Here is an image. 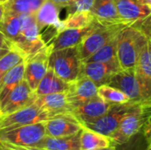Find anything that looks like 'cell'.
Segmentation results:
<instances>
[{"instance_id":"b9f144b4","label":"cell","mask_w":151,"mask_h":150,"mask_svg":"<svg viewBox=\"0 0 151 150\" xmlns=\"http://www.w3.org/2000/svg\"><path fill=\"white\" fill-rule=\"evenodd\" d=\"M6 1H8V0H0V4H4Z\"/></svg>"},{"instance_id":"f35d334b","label":"cell","mask_w":151,"mask_h":150,"mask_svg":"<svg viewBox=\"0 0 151 150\" xmlns=\"http://www.w3.org/2000/svg\"><path fill=\"white\" fill-rule=\"evenodd\" d=\"M98 150H118L117 148L115 146H111L109 148H105V149H98Z\"/></svg>"},{"instance_id":"4fadbf2b","label":"cell","mask_w":151,"mask_h":150,"mask_svg":"<svg viewBox=\"0 0 151 150\" xmlns=\"http://www.w3.org/2000/svg\"><path fill=\"white\" fill-rule=\"evenodd\" d=\"M98 23L99 22L96 19L93 24L83 28L63 29L47 43V48L49 49L50 52H52L58 50L78 46L81 42L96 27Z\"/></svg>"},{"instance_id":"ac0fdd59","label":"cell","mask_w":151,"mask_h":150,"mask_svg":"<svg viewBox=\"0 0 151 150\" xmlns=\"http://www.w3.org/2000/svg\"><path fill=\"white\" fill-rule=\"evenodd\" d=\"M120 19L128 26L141 21L151 13L144 0H115Z\"/></svg>"},{"instance_id":"5bb4252c","label":"cell","mask_w":151,"mask_h":150,"mask_svg":"<svg viewBox=\"0 0 151 150\" xmlns=\"http://www.w3.org/2000/svg\"><path fill=\"white\" fill-rule=\"evenodd\" d=\"M97 85L90 79L80 75L75 80L70 82L66 91L68 102L73 108L96 97L97 94Z\"/></svg>"},{"instance_id":"74e56055","label":"cell","mask_w":151,"mask_h":150,"mask_svg":"<svg viewBox=\"0 0 151 150\" xmlns=\"http://www.w3.org/2000/svg\"><path fill=\"white\" fill-rule=\"evenodd\" d=\"M4 7L3 4H0V22L4 17Z\"/></svg>"},{"instance_id":"ee69618b","label":"cell","mask_w":151,"mask_h":150,"mask_svg":"<svg viewBox=\"0 0 151 150\" xmlns=\"http://www.w3.org/2000/svg\"><path fill=\"white\" fill-rule=\"evenodd\" d=\"M2 77H3V74L0 72V82H1V80H2Z\"/></svg>"},{"instance_id":"484cf974","label":"cell","mask_w":151,"mask_h":150,"mask_svg":"<svg viewBox=\"0 0 151 150\" xmlns=\"http://www.w3.org/2000/svg\"><path fill=\"white\" fill-rule=\"evenodd\" d=\"M47 0H8L4 4V10L18 15H35Z\"/></svg>"},{"instance_id":"60d3db41","label":"cell","mask_w":151,"mask_h":150,"mask_svg":"<svg viewBox=\"0 0 151 150\" xmlns=\"http://www.w3.org/2000/svg\"><path fill=\"white\" fill-rule=\"evenodd\" d=\"M144 2H145L146 5L151 10V0H144Z\"/></svg>"},{"instance_id":"83f0119b","label":"cell","mask_w":151,"mask_h":150,"mask_svg":"<svg viewBox=\"0 0 151 150\" xmlns=\"http://www.w3.org/2000/svg\"><path fill=\"white\" fill-rule=\"evenodd\" d=\"M96 21V18L91 11H77L67 15L63 19L64 29L67 28H83Z\"/></svg>"},{"instance_id":"4dcf8cb0","label":"cell","mask_w":151,"mask_h":150,"mask_svg":"<svg viewBox=\"0 0 151 150\" xmlns=\"http://www.w3.org/2000/svg\"><path fill=\"white\" fill-rule=\"evenodd\" d=\"M25 61L26 57L12 44V48L0 57V72L4 75L11 69Z\"/></svg>"},{"instance_id":"4316f807","label":"cell","mask_w":151,"mask_h":150,"mask_svg":"<svg viewBox=\"0 0 151 150\" xmlns=\"http://www.w3.org/2000/svg\"><path fill=\"white\" fill-rule=\"evenodd\" d=\"M20 29L19 15L4 10V17L0 22V31L4 35L12 42L19 34Z\"/></svg>"},{"instance_id":"603a6c76","label":"cell","mask_w":151,"mask_h":150,"mask_svg":"<svg viewBox=\"0 0 151 150\" xmlns=\"http://www.w3.org/2000/svg\"><path fill=\"white\" fill-rule=\"evenodd\" d=\"M69 82L60 79L51 69L49 68L45 76L40 81L36 89L34 91L36 96L66 92L69 88Z\"/></svg>"},{"instance_id":"30bf717a","label":"cell","mask_w":151,"mask_h":150,"mask_svg":"<svg viewBox=\"0 0 151 150\" xmlns=\"http://www.w3.org/2000/svg\"><path fill=\"white\" fill-rule=\"evenodd\" d=\"M35 17L42 38L45 34H50L51 40L59 31L64 29L63 19H60V8L50 0L45 1Z\"/></svg>"},{"instance_id":"44dd1931","label":"cell","mask_w":151,"mask_h":150,"mask_svg":"<svg viewBox=\"0 0 151 150\" xmlns=\"http://www.w3.org/2000/svg\"><path fill=\"white\" fill-rule=\"evenodd\" d=\"M134 72L151 99V41L150 40L139 56Z\"/></svg>"},{"instance_id":"7a4b0ae2","label":"cell","mask_w":151,"mask_h":150,"mask_svg":"<svg viewBox=\"0 0 151 150\" xmlns=\"http://www.w3.org/2000/svg\"><path fill=\"white\" fill-rule=\"evenodd\" d=\"M150 116L151 103H138L124 117L118 128L110 136L113 146L123 145L140 133Z\"/></svg>"},{"instance_id":"7bdbcfd3","label":"cell","mask_w":151,"mask_h":150,"mask_svg":"<svg viewBox=\"0 0 151 150\" xmlns=\"http://www.w3.org/2000/svg\"><path fill=\"white\" fill-rule=\"evenodd\" d=\"M145 150H151V144L150 145H149V146L147 147V149H146Z\"/></svg>"},{"instance_id":"cb8c5ba5","label":"cell","mask_w":151,"mask_h":150,"mask_svg":"<svg viewBox=\"0 0 151 150\" xmlns=\"http://www.w3.org/2000/svg\"><path fill=\"white\" fill-rule=\"evenodd\" d=\"M25 62L19 64L4 73L0 82V106L9 94L24 80Z\"/></svg>"},{"instance_id":"52a82bcc","label":"cell","mask_w":151,"mask_h":150,"mask_svg":"<svg viewBox=\"0 0 151 150\" xmlns=\"http://www.w3.org/2000/svg\"><path fill=\"white\" fill-rule=\"evenodd\" d=\"M138 103L131 102L122 104H112L110 110L102 117L89 122L82 123L81 125L87 129L92 130L110 138V136L118 128L124 117Z\"/></svg>"},{"instance_id":"7402d4cb","label":"cell","mask_w":151,"mask_h":150,"mask_svg":"<svg viewBox=\"0 0 151 150\" xmlns=\"http://www.w3.org/2000/svg\"><path fill=\"white\" fill-rule=\"evenodd\" d=\"M81 132L67 137L45 136L34 148L49 150H80Z\"/></svg>"},{"instance_id":"5b68a950","label":"cell","mask_w":151,"mask_h":150,"mask_svg":"<svg viewBox=\"0 0 151 150\" xmlns=\"http://www.w3.org/2000/svg\"><path fill=\"white\" fill-rule=\"evenodd\" d=\"M127 26V25L126 24L103 25L98 23L96 27L77 46L81 60L83 62L88 59L100 48L114 39L118 34Z\"/></svg>"},{"instance_id":"8fae6325","label":"cell","mask_w":151,"mask_h":150,"mask_svg":"<svg viewBox=\"0 0 151 150\" xmlns=\"http://www.w3.org/2000/svg\"><path fill=\"white\" fill-rule=\"evenodd\" d=\"M50 52L47 48H43L39 52L27 57L25 61L24 80L35 91L40 81L49 70V56Z\"/></svg>"},{"instance_id":"f1b7e54d","label":"cell","mask_w":151,"mask_h":150,"mask_svg":"<svg viewBox=\"0 0 151 150\" xmlns=\"http://www.w3.org/2000/svg\"><path fill=\"white\" fill-rule=\"evenodd\" d=\"M117 37V36H116ZM116 37L100 48L97 51L92 54L88 59L83 62H101L113 63L118 62L116 50Z\"/></svg>"},{"instance_id":"277c9868","label":"cell","mask_w":151,"mask_h":150,"mask_svg":"<svg viewBox=\"0 0 151 150\" xmlns=\"http://www.w3.org/2000/svg\"><path fill=\"white\" fill-rule=\"evenodd\" d=\"M81 63L77 46L52 51L49 56V68L69 83L79 77Z\"/></svg>"},{"instance_id":"ba28073f","label":"cell","mask_w":151,"mask_h":150,"mask_svg":"<svg viewBox=\"0 0 151 150\" xmlns=\"http://www.w3.org/2000/svg\"><path fill=\"white\" fill-rule=\"evenodd\" d=\"M45 136V122H39L0 133V143L21 147H35Z\"/></svg>"},{"instance_id":"8992f818","label":"cell","mask_w":151,"mask_h":150,"mask_svg":"<svg viewBox=\"0 0 151 150\" xmlns=\"http://www.w3.org/2000/svg\"><path fill=\"white\" fill-rule=\"evenodd\" d=\"M125 93L131 103H151L150 97L137 78L134 70H119L106 83Z\"/></svg>"},{"instance_id":"8d00e7d4","label":"cell","mask_w":151,"mask_h":150,"mask_svg":"<svg viewBox=\"0 0 151 150\" xmlns=\"http://www.w3.org/2000/svg\"><path fill=\"white\" fill-rule=\"evenodd\" d=\"M2 145L14 150H49L43 149H37V148H34V147H21V146H13V145H4V144H2Z\"/></svg>"},{"instance_id":"d590c367","label":"cell","mask_w":151,"mask_h":150,"mask_svg":"<svg viewBox=\"0 0 151 150\" xmlns=\"http://www.w3.org/2000/svg\"><path fill=\"white\" fill-rule=\"evenodd\" d=\"M50 1L53 2L61 10L63 8H68V7H70L71 5H73L74 4V2L76 0H50Z\"/></svg>"},{"instance_id":"d6986e66","label":"cell","mask_w":151,"mask_h":150,"mask_svg":"<svg viewBox=\"0 0 151 150\" xmlns=\"http://www.w3.org/2000/svg\"><path fill=\"white\" fill-rule=\"evenodd\" d=\"M111 105L97 95L73 108L72 114L82 124L102 117L110 110Z\"/></svg>"},{"instance_id":"9c48e42d","label":"cell","mask_w":151,"mask_h":150,"mask_svg":"<svg viewBox=\"0 0 151 150\" xmlns=\"http://www.w3.org/2000/svg\"><path fill=\"white\" fill-rule=\"evenodd\" d=\"M48 119H50L48 115L34 102L17 111L0 117V133L27 125L45 122Z\"/></svg>"},{"instance_id":"836d02e7","label":"cell","mask_w":151,"mask_h":150,"mask_svg":"<svg viewBox=\"0 0 151 150\" xmlns=\"http://www.w3.org/2000/svg\"><path fill=\"white\" fill-rule=\"evenodd\" d=\"M12 48V42L7 39L0 31V57L6 54Z\"/></svg>"},{"instance_id":"d4e9b609","label":"cell","mask_w":151,"mask_h":150,"mask_svg":"<svg viewBox=\"0 0 151 150\" xmlns=\"http://www.w3.org/2000/svg\"><path fill=\"white\" fill-rule=\"evenodd\" d=\"M80 143V150H98L113 146L109 137L85 127L81 131Z\"/></svg>"},{"instance_id":"e0dca14e","label":"cell","mask_w":151,"mask_h":150,"mask_svg":"<svg viewBox=\"0 0 151 150\" xmlns=\"http://www.w3.org/2000/svg\"><path fill=\"white\" fill-rule=\"evenodd\" d=\"M119 70L121 69L119 62H82L80 75L90 79L97 85V87H99L106 84L110 78Z\"/></svg>"},{"instance_id":"9a60e30c","label":"cell","mask_w":151,"mask_h":150,"mask_svg":"<svg viewBox=\"0 0 151 150\" xmlns=\"http://www.w3.org/2000/svg\"><path fill=\"white\" fill-rule=\"evenodd\" d=\"M81 122L73 114L60 115L45 121L46 136L67 137L74 135L82 130Z\"/></svg>"},{"instance_id":"ffe728a7","label":"cell","mask_w":151,"mask_h":150,"mask_svg":"<svg viewBox=\"0 0 151 150\" xmlns=\"http://www.w3.org/2000/svg\"><path fill=\"white\" fill-rule=\"evenodd\" d=\"M90 11L100 24H126L119 15L115 0H95Z\"/></svg>"},{"instance_id":"7c38bea8","label":"cell","mask_w":151,"mask_h":150,"mask_svg":"<svg viewBox=\"0 0 151 150\" xmlns=\"http://www.w3.org/2000/svg\"><path fill=\"white\" fill-rule=\"evenodd\" d=\"M35 94L29 87L28 83L23 80L6 97L0 106V117L17 111L35 100Z\"/></svg>"},{"instance_id":"ab89813d","label":"cell","mask_w":151,"mask_h":150,"mask_svg":"<svg viewBox=\"0 0 151 150\" xmlns=\"http://www.w3.org/2000/svg\"><path fill=\"white\" fill-rule=\"evenodd\" d=\"M0 150H14V149H10V148H7V147L4 146V145H2V144H0Z\"/></svg>"},{"instance_id":"f546056e","label":"cell","mask_w":151,"mask_h":150,"mask_svg":"<svg viewBox=\"0 0 151 150\" xmlns=\"http://www.w3.org/2000/svg\"><path fill=\"white\" fill-rule=\"evenodd\" d=\"M97 94L99 97L111 104H122L130 102V99L125 93L107 84L99 86Z\"/></svg>"},{"instance_id":"1f68e13d","label":"cell","mask_w":151,"mask_h":150,"mask_svg":"<svg viewBox=\"0 0 151 150\" xmlns=\"http://www.w3.org/2000/svg\"><path fill=\"white\" fill-rule=\"evenodd\" d=\"M95 0H76L68 9V15L77 11H90Z\"/></svg>"},{"instance_id":"e575fe53","label":"cell","mask_w":151,"mask_h":150,"mask_svg":"<svg viewBox=\"0 0 151 150\" xmlns=\"http://www.w3.org/2000/svg\"><path fill=\"white\" fill-rule=\"evenodd\" d=\"M142 134L143 135L146 142L148 145L151 144V116L148 118V120L146 121V123L144 124L142 131H141Z\"/></svg>"},{"instance_id":"2e32d148","label":"cell","mask_w":151,"mask_h":150,"mask_svg":"<svg viewBox=\"0 0 151 150\" xmlns=\"http://www.w3.org/2000/svg\"><path fill=\"white\" fill-rule=\"evenodd\" d=\"M35 103L48 115L50 118L60 115L72 114V107L68 102L66 92L36 96Z\"/></svg>"},{"instance_id":"6da1fadb","label":"cell","mask_w":151,"mask_h":150,"mask_svg":"<svg viewBox=\"0 0 151 150\" xmlns=\"http://www.w3.org/2000/svg\"><path fill=\"white\" fill-rule=\"evenodd\" d=\"M149 39L138 28L125 27L116 37L117 58L121 70H134L139 56Z\"/></svg>"},{"instance_id":"d6a6232c","label":"cell","mask_w":151,"mask_h":150,"mask_svg":"<svg viewBox=\"0 0 151 150\" xmlns=\"http://www.w3.org/2000/svg\"><path fill=\"white\" fill-rule=\"evenodd\" d=\"M132 26L138 28L140 31H142L145 34V36L150 41H151V13L145 19L134 23Z\"/></svg>"},{"instance_id":"3957f363","label":"cell","mask_w":151,"mask_h":150,"mask_svg":"<svg viewBox=\"0 0 151 150\" xmlns=\"http://www.w3.org/2000/svg\"><path fill=\"white\" fill-rule=\"evenodd\" d=\"M19 21V33L12 42L27 59L45 48L46 43L41 36L35 15L21 14Z\"/></svg>"}]
</instances>
